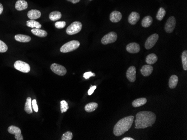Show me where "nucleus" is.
<instances>
[{
    "mask_svg": "<svg viewBox=\"0 0 187 140\" xmlns=\"http://www.w3.org/2000/svg\"><path fill=\"white\" fill-rule=\"evenodd\" d=\"M95 74L92 73L91 71H88V72H86L83 74V78L86 79V80H88L91 77H95Z\"/></svg>",
    "mask_w": 187,
    "mask_h": 140,
    "instance_id": "34",
    "label": "nucleus"
},
{
    "mask_svg": "<svg viewBox=\"0 0 187 140\" xmlns=\"http://www.w3.org/2000/svg\"><path fill=\"white\" fill-rule=\"evenodd\" d=\"M122 140H134V139L132 138H129V137H127V138H123L122 139Z\"/></svg>",
    "mask_w": 187,
    "mask_h": 140,
    "instance_id": "39",
    "label": "nucleus"
},
{
    "mask_svg": "<svg viewBox=\"0 0 187 140\" xmlns=\"http://www.w3.org/2000/svg\"><path fill=\"white\" fill-rule=\"evenodd\" d=\"M32 108L35 112H38V107L36 99H33L32 100Z\"/></svg>",
    "mask_w": 187,
    "mask_h": 140,
    "instance_id": "35",
    "label": "nucleus"
},
{
    "mask_svg": "<svg viewBox=\"0 0 187 140\" xmlns=\"http://www.w3.org/2000/svg\"><path fill=\"white\" fill-rule=\"evenodd\" d=\"M15 39L19 42H28L31 40V37L25 35L18 34L15 36Z\"/></svg>",
    "mask_w": 187,
    "mask_h": 140,
    "instance_id": "18",
    "label": "nucleus"
},
{
    "mask_svg": "<svg viewBox=\"0 0 187 140\" xmlns=\"http://www.w3.org/2000/svg\"><path fill=\"white\" fill-rule=\"evenodd\" d=\"M126 77L129 81L131 82H134L136 79V69L134 66H131L129 68L127 73Z\"/></svg>",
    "mask_w": 187,
    "mask_h": 140,
    "instance_id": "11",
    "label": "nucleus"
},
{
    "mask_svg": "<svg viewBox=\"0 0 187 140\" xmlns=\"http://www.w3.org/2000/svg\"><path fill=\"white\" fill-rule=\"evenodd\" d=\"M147 102V99L145 98H140L139 99H137L136 100H134L132 102V106L134 107L137 108L139 107L142 106H144Z\"/></svg>",
    "mask_w": 187,
    "mask_h": 140,
    "instance_id": "21",
    "label": "nucleus"
},
{
    "mask_svg": "<svg viewBox=\"0 0 187 140\" xmlns=\"http://www.w3.org/2000/svg\"><path fill=\"white\" fill-rule=\"evenodd\" d=\"M67 1L72 2V3H77L79 2L80 0H67Z\"/></svg>",
    "mask_w": 187,
    "mask_h": 140,
    "instance_id": "37",
    "label": "nucleus"
},
{
    "mask_svg": "<svg viewBox=\"0 0 187 140\" xmlns=\"http://www.w3.org/2000/svg\"><path fill=\"white\" fill-rule=\"evenodd\" d=\"M98 107V103L95 102H91V103H88L86 105L85 107V110L86 112H92L93 111L96 110L97 108Z\"/></svg>",
    "mask_w": 187,
    "mask_h": 140,
    "instance_id": "22",
    "label": "nucleus"
},
{
    "mask_svg": "<svg viewBox=\"0 0 187 140\" xmlns=\"http://www.w3.org/2000/svg\"><path fill=\"white\" fill-rule=\"evenodd\" d=\"M156 117L150 111H141L137 113L135 119V128L141 129L152 126L156 121Z\"/></svg>",
    "mask_w": 187,
    "mask_h": 140,
    "instance_id": "1",
    "label": "nucleus"
},
{
    "mask_svg": "<svg viewBox=\"0 0 187 140\" xmlns=\"http://www.w3.org/2000/svg\"><path fill=\"white\" fill-rule=\"evenodd\" d=\"M66 25L65 21H58L55 23V27L57 29H63Z\"/></svg>",
    "mask_w": 187,
    "mask_h": 140,
    "instance_id": "33",
    "label": "nucleus"
},
{
    "mask_svg": "<svg viewBox=\"0 0 187 140\" xmlns=\"http://www.w3.org/2000/svg\"><path fill=\"white\" fill-rule=\"evenodd\" d=\"M82 24L79 21H75L72 22L66 29V33L67 34L72 35L76 34L80 31L82 29Z\"/></svg>",
    "mask_w": 187,
    "mask_h": 140,
    "instance_id": "4",
    "label": "nucleus"
},
{
    "mask_svg": "<svg viewBox=\"0 0 187 140\" xmlns=\"http://www.w3.org/2000/svg\"><path fill=\"white\" fill-rule=\"evenodd\" d=\"M152 71H153V67L149 64L144 65L141 69V73L144 77L149 76L152 73Z\"/></svg>",
    "mask_w": 187,
    "mask_h": 140,
    "instance_id": "15",
    "label": "nucleus"
},
{
    "mask_svg": "<svg viewBox=\"0 0 187 140\" xmlns=\"http://www.w3.org/2000/svg\"><path fill=\"white\" fill-rule=\"evenodd\" d=\"M96 85H93V86H91V87L90 88V89L88 90V94L89 95H91L93 93L94 90L96 89Z\"/></svg>",
    "mask_w": 187,
    "mask_h": 140,
    "instance_id": "36",
    "label": "nucleus"
},
{
    "mask_svg": "<svg viewBox=\"0 0 187 140\" xmlns=\"http://www.w3.org/2000/svg\"><path fill=\"white\" fill-rule=\"evenodd\" d=\"M28 17L30 20H36L39 19L41 16V12L38 10H30L28 13Z\"/></svg>",
    "mask_w": 187,
    "mask_h": 140,
    "instance_id": "17",
    "label": "nucleus"
},
{
    "mask_svg": "<svg viewBox=\"0 0 187 140\" xmlns=\"http://www.w3.org/2000/svg\"><path fill=\"white\" fill-rule=\"evenodd\" d=\"M32 32L38 37H44L47 35V32L46 31L40 29H33L32 30Z\"/></svg>",
    "mask_w": 187,
    "mask_h": 140,
    "instance_id": "23",
    "label": "nucleus"
},
{
    "mask_svg": "<svg viewBox=\"0 0 187 140\" xmlns=\"http://www.w3.org/2000/svg\"><path fill=\"white\" fill-rule=\"evenodd\" d=\"M28 7V4L25 0H18L15 3V8L18 11H23Z\"/></svg>",
    "mask_w": 187,
    "mask_h": 140,
    "instance_id": "16",
    "label": "nucleus"
},
{
    "mask_svg": "<svg viewBox=\"0 0 187 140\" xmlns=\"http://www.w3.org/2000/svg\"><path fill=\"white\" fill-rule=\"evenodd\" d=\"M158 39H159V35L157 34L151 35L150 36L148 37L147 40L146 41L144 47L147 50L151 49L152 47L154 46L155 44L158 41Z\"/></svg>",
    "mask_w": 187,
    "mask_h": 140,
    "instance_id": "8",
    "label": "nucleus"
},
{
    "mask_svg": "<svg viewBox=\"0 0 187 140\" xmlns=\"http://www.w3.org/2000/svg\"><path fill=\"white\" fill-rule=\"evenodd\" d=\"M14 68L23 73H29L30 70V66L28 64L21 60L16 61L14 63Z\"/></svg>",
    "mask_w": 187,
    "mask_h": 140,
    "instance_id": "5",
    "label": "nucleus"
},
{
    "mask_svg": "<svg viewBox=\"0 0 187 140\" xmlns=\"http://www.w3.org/2000/svg\"><path fill=\"white\" fill-rule=\"evenodd\" d=\"M158 61V56L155 54H151L147 56L146 62L149 65L155 64Z\"/></svg>",
    "mask_w": 187,
    "mask_h": 140,
    "instance_id": "24",
    "label": "nucleus"
},
{
    "mask_svg": "<svg viewBox=\"0 0 187 140\" xmlns=\"http://www.w3.org/2000/svg\"><path fill=\"white\" fill-rule=\"evenodd\" d=\"M178 80H179L178 77L175 75H171L169 79V86L170 88L174 89L176 87V85L178 84Z\"/></svg>",
    "mask_w": 187,
    "mask_h": 140,
    "instance_id": "19",
    "label": "nucleus"
},
{
    "mask_svg": "<svg viewBox=\"0 0 187 140\" xmlns=\"http://www.w3.org/2000/svg\"><path fill=\"white\" fill-rule=\"evenodd\" d=\"M27 27H32V29H40L42 27L41 24L34 20H30L27 21Z\"/></svg>",
    "mask_w": 187,
    "mask_h": 140,
    "instance_id": "25",
    "label": "nucleus"
},
{
    "mask_svg": "<svg viewBox=\"0 0 187 140\" xmlns=\"http://www.w3.org/2000/svg\"><path fill=\"white\" fill-rule=\"evenodd\" d=\"M8 50V47L5 42L0 40V53H5Z\"/></svg>",
    "mask_w": 187,
    "mask_h": 140,
    "instance_id": "32",
    "label": "nucleus"
},
{
    "mask_svg": "<svg viewBox=\"0 0 187 140\" xmlns=\"http://www.w3.org/2000/svg\"><path fill=\"white\" fill-rule=\"evenodd\" d=\"M176 25V20L174 16H171L169 18L165 25V30L168 33H171L174 31Z\"/></svg>",
    "mask_w": 187,
    "mask_h": 140,
    "instance_id": "9",
    "label": "nucleus"
},
{
    "mask_svg": "<svg viewBox=\"0 0 187 140\" xmlns=\"http://www.w3.org/2000/svg\"><path fill=\"white\" fill-rule=\"evenodd\" d=\"M73 138V135L72 133L70 131H67V132L64 133L63 135L62 136V140H71Z\"/></svg>",
    "mask_w": 187,
    "mask_h": 140,
    "instance_id": "31",
    "label": "nucleus"
},
{
    "mask_svg": "<svg viewBox=\"0 0 187 140\" xmlns=\"http://www.w3.org/2000/svg\"><path fill=\"white\" fill-rule=\"evenodd\" d=\"M122 18V15L118 11H114L110 15V20L112 22H118Z\"/></svg>",
    "mask_w": 187,
    "mask_h": 140,
    "instance_id": "13",
    "label": "nucleus"
},
{
    "mask_svg": "<svg viewBox=\"0 0 187 140\" xmlns=\"http://www.w3.org/2000/svg\"><path fill=\"white\" fill-rule=\"evenodd\" d=\"M126 50L129 53L135 54L139 53L140 51V46L136 42H132L127 45Z\"/></svg>",
    "mask_w": 187,
    "mask_h": 140,
    "instance_id": "12",
    "label": "nucleus"
},
{
    "mask_svg": "<svg viewBox=\"0 0 187 140\" xmlns=\"http://www.w3.org/2000/svg\"><path fill=\"white\" fill-rule=\"evenodd\" d=\"M152 18L150 16H147L144 17L142 20V26L144 27H148L151 25L152 23Z\"/></svg>",
    "mask_w": 187,
    "mask_h": 140,
    "instance_id": "26",
    "label": "nucleus"
},
{
    "mask_svg": "<svg viewBox=\"0 0 187 140\" xmlns=\"http://www.w3.org/2000/svg\"><path fill=\"white\" fill-rule=\"evenodd\" d=\"M8 132L15 135V138L16 140H23V136L22 135V131L19 127H16L15 126H11L8 128Z\"/></svg>",
    "mask_w": 187,
    "mask_h": 140,
    "instance_id": "10",
    "label": "nucleus"
},
{
    "mask_svg": "<svg viewBox=\"0 0 187 140\" xmlns=\"http://www.w3.org/2000/svg\"><path fill=\"white\" fill-rule=\"evenodd\" d=\"M51 69L52 71L54 72L55 74L58 75L63 76L66 74L67 70L64 68V66L58 64L53 63L51 65Z\"/></svg>",
    "mask_w": 187,
    "mask_h": 140,
    "instance_id": "7",
    "label": "nucleus"
},
{
    "mask_svg": "<svg viewBox=\"0 0 187 140\" xmlns=\"http://www.w3.org/2000/svg\"><path fill=\"white\" fill-rule=\"evenodd\" d=\"M49 17V19L51 20V21H57L61 18L62 14L59 11H55L52 12L51 13H50Z\"/></svg>",
    "mask_w": 187,
    "mask_h": 140,
    "instance_id": "27",
    "label": "nucleus"
},
{
    "mask_svg": "<svg viewBox=\"0 0 187 140\" xmlns=\"http://www.w3.org/2000/svg\"><path fill=\"white\" fill-rule=\"evenodd\" d=\"M68 109V105L66 100H62L61 102V113H64Z\"/></svg>",
    "mask_w": 187,
    "mask_h": 140,
    "instance_id": "30",
    "label": "nucleus"
},
{
    "mask_svg": "<svg viewBox=\"0 0 187 140\" xmlns=\"http://www.w3.org/2000/svg\"><path fill=\"white\" fill-rule=\"evenodd\" d=\"M32 104V98L30 97L27 98L26 103L25 104L24 110L27 112V113L32 114L33 113Z\"/></svg>",
    "mask_w": 187,
    "mask_h": 140,
    "instance_id": "20",
    "label": "nucleus"
},
{
    "mask_svg": "<svg viewBox=\"0 0 187 140\" xmlns=\"http://www.w3.org/2000/svg\"><path fill=\"white\" fill-rule=\"evenodd\" d=\"M3 5L0 3V15H1L3 13Z\"/></svg>",
    "mask_w": 187,
    "mask_h": 140,
    "instance_id": "38",
    "label": "nucleus"
},
{
    "mask_svg": "<svg viewBox=\"0 0 187 140\" xmlns=\"http://www.w3.org/2000/svg\"><path fill=\"white\" fill-rule=\"evenodd\" d=\"M139 18H140V16L139 13H137L136 12H132L129 15L128 20L129 23L131 25H136L137 22L139 21Z\"/></svg>",
    "mask_w": 187,
    "mask_h": 140,
    "instance_id": "14",
    "label": "nucleus"
},
{
    "mask_svg": "<svg viewBox=\"0 0 187 140\" xmlns=\"http://www.w3.org/2000/svg\"><path fill=\"white\" fill-rule=\"evenodd\" d=\"M117 39V35L115 32H110L109 33L105 35L102 39V43L104 45L115 42Z\"/></svg>",
    "mask_w": 187,
    "mask_h": 140,
    "instance_id": "6",
    "label": "nucleus"
},
{
    "mask_svg": "<svg viewBox=\"0 0 187 140\" xmlns=\"http://www.w3.org/2000/svg\"><path fill=\"white\" fill-rule=\"evenodd\" d=\"M80 43L78 41L72 40L62 45L60 49V51L63 53H69L76 50L80 46Z\"/></svg>",
    "mask_w": 187,
    "mask_h": 140,
    "instance_id": "3",
    "label": "nucleus"
},
{
    "mask_svg": "<svg viewBox=\"0 0 187 140\" xmlns=\"http://www.w3.org/2000/svg\"><path fill=\"white\" fill-rule=\"evenodd\" d=\"M182 61L183 68L184 70H187V51H184L182 55Z\"/></svg>",
    "mask_w": 187,
    "mask_h": 140,
    "instance_id": "28",
    "label": "nucleus"
},
{
    "mask_svg": "<svg viewBox=\"0 0 187 140\" xmlns=\"http://www.w3.org/2000/svg\"><path fill=\"white\" fill-rule=\"evenodd\" d=\"M166 11L164 8L161 7L158 11V13L156 15V19L159 21H161L164 19V16H165Z\"/></svg>",
    "mask_w": 187,
    "mask_h": 140,
    "instance_id": "29",
    "label": "nucleus"
},
{
    "mask_svg": "<svg viewBox=\"0 0 187 140\" xmlns=\"http://www.w3.org/2000/svg\"><path fill=\"white\" fill-rule=\"evenodd\" d=\"M134 121V117L133 116L126 117L120 119L114 127V135L116 136H120L123 135L130 129Z\"/></svg>",
    "mask_w": 187,
    "mask_h": 140,
    "instance_id": "2",
    "label": "nucleus"
}]
</instances>
